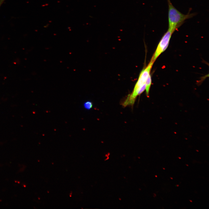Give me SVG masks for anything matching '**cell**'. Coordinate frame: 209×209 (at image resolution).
<instances>
[{
	"label": "cell",
	"instance_id": "cell-1",
	"mask_svg": "<svg viewBox=\"0 0 209 209\" xmlns=\"http://www.w3.org/2000/svg\"><path fill=\"white\" fill-rule=\"evenodd\" d=\"M168 6V29L173 33L186 19L192 17L193 13L185 15L181 13L173 5L170 0H167Z\"/></svg>",
	"mask_w": 209,
	"mask_h": 209
},
{
	"label": "cell",
	"instance_id": "cell-7",
	"mask_svg": "<svg viewBox=\"0 0 209 209\" xmlns=\"http://www.w3.org/2000/svg\"><path fill=\"white\" fill-rule=\"evenodd\" d=\"M179 158L180 159H181V158L180 157H179Z\"/></svg>",
	"mask_w": 209,
	"mask_h": 209
},
{
	"label": "cell",
	"instance_id": "cell-2",
	"mask_svg": "<svg viewBox=\"0 0 209 209\" xmlns=\"http://www.w3.org/2000/svg\"><path fill=\"white\" fill-rule=\"evenodd\" d=\"M154 62L151 59L147 66L143 69L140 73L132 93L129 96L124 102L126 105H133L135 99L138 96V93L141 87L145 84L146 81L150 74L151 69Z\"/></svg>",
	"mask_w": 209,
	"mask_h": 209
},
{
	"label": "cell",
	"instance_id": "cell-3",
	"mask_svg": "<svg viewBox=\"0 0 209 209\" xmlns=\"http://www.w3.org/2000/svg\"><path fill=\"white\" fill-rule=\"evenodd\" d=\"M173 33L168 29L163 36L157 47L151 60L154 62L160 55L167 48Z\"/></svg>",
	"mask_w": 209,
	"mask_h": 209
},
{
	"label": "cell",
	"instance_id": "cell-6",
	"mask_svg": "<svg viewBox=\"0 0 209 209\" xmlns=\"http://www.w3.org/2000/svg\"><path fill=\"white\" fill-rule=\"evenodd\" d=\"M5 0H0V7L3 3Z\"/></svg>",
	"mask_w": 209,
	"mask_h": 209
},
{
	"label": "cell",
	"instance_id": "cell-4",
	"mask_svg": "<svg viewBox=\"0 0 209 209\" xmlns=\"http://www.w3.org/2000/svg\"><path fill=\"white\" fill-rule=\"evenodd\" d=\"M151 77L150 74L148 77L147 78L145 82V90L146 91V95L148 97H149V91L151 85Z\"/></svg>",
	"mask_w": 209,
	"mask_h": 209
},
{
	"label": "cell",
	"instance_id": "cell-5",
	"mask_svg": "<svg viewBox=\"0 0 209 209\" xmlns=\"http://www.w3.org/2000/svg\"><path fill=\"white\" fill-rule=\"evenodd\" d=\"M93 103L90 101H88L85 102L84 104V108L88 110L91 109L92 107Z\"/></svg>",
	"mask_w": 209,
	"mask_h": 209
}]
</instances>
